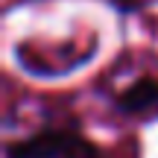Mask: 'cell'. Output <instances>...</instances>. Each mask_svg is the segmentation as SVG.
Listing matches in <instances>:
<instances>
[{"label": "cell", "instance_id": "1", "mask_svg": "<svg viewBox=\"0 0 158 158\" xmlns=\"http://www.w3.org/2000/svg\"><path fill=\"white\" fill-rule=\"evenodd\" d=\"M9 158H97V149L70 129H44L12 147Z\"/></svg>", "mask_w": 158, "mask_h": 158}, {"label": "cell", "instance_id": "2", "mask_svg": "<svg viewBox=\"0 0 158 158\" xmlns=\"http://www.w3.org/2000/svg\"><path fill=\"white\" fill-rule=\"evenodd\" d=\"M117 106H120V111H129V114H143V111L158 108V79L152 76L138 79L135 85H129L117 97Z\"/></svg>", "mask_w": 158, "mask_h": 158}]
</instances>
